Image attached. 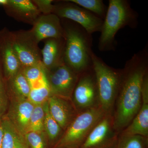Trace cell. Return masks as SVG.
Listing matches in <instances>:
<instances>
[{
    "instance_id": "obj_13",
    "label": "cell",
    "mask_w": 148,
    "mask_h": 148,
    "mask_svg": "<svg viewBox=\"0 0 148 148\" xmlns=\"http://www.w3.org/2000/svg\"><path fill=\"white\" fill-rule=\"evenodd\" d=\"M0 57L6 80L22 69L14 49L12 32L7 28L0 31Z\"/></svg>"
},
{
    "instance_id": "obj_2",
    "label": "cell",
    "mask_w": 148,
    "mask_h": 148,
    "mask_svg": "<svg viewBox=\"0 0 148 148\" xmlns=\"http://www.w3.org/2000/svg\"><path fill=\"white\" fill-rule=\"evenodd\" d=\"M71 21L61 22L65 41L64 62L80 74L92 67V35L79 24Z\"/></svg>"
},
{
    "instance_id": "obj_1",
    "label": "cell",
    "mask_w": 148,
    "mask_h": 148,
    "mask_svg": "<svg viewBox=\"0 0 148 148\" xmlns=\"http://www.w3.org/2000/svg\"><path fill=\"white\" fill-rule=\"evenodd\" d=\"M148 73L147 45L127 60L122 69L117 105L113 123L116 130H121L128 126L140 110L143 80Z\"/></svg>"
},
{
    "instance_id": "obj_4",
    "label": "cell",
    "mask_w": 148,
    "mask_h": 148,
    "mask_svg": "<svg viewBox=\"0 0 148 148\" xmlns=\"http://www.w3.org/2000/svg\"><path fill=\"white\" fill-rule=\"evenodd\" d=\"M92 61L97 83L100 108L107 114L111 112L116 99L122 69H114L108 66L94 52L92 54Z\"/></svg>"
},
{
    "instance_id": "obj_28",
    "label": "cell",
    "mask_w": 148,
    "mask_h": 148,
    "mask_svg": "<svg viewBox=\"0 0 148 148\" xmlns=\"http://www.w3.org/2000/svg\"><path fill=\"white\" fill-rule=\"evenodd\" d=\"M1 121H0V148H2L3 136V129L2 127L1 124Z\"/></svg>"
},
{
    "instance_id": "obj_20",
    "label": "cell",
    "mask_w": 148,
    "mask_h": 148,
    "mask_svg": "<svg viewBox=\"0 0 148 148\" xmlns=\"http://www.w3.org/2000/svg\"><path fill=\"white\" fill-rule=\"evenodd\" d=\"M8 82V89L17 100L29 99L30 89L29 83L23 69L7 80Z\"/></svg>"
},
{
    "instance_id": "obj_7",
    "label": "cell",
    "mask_w": 148,
    "mask_h": 148,
    "mask_svg": "<svg viewBox=\"0 0 148 148\" xmlns=\"http://www.w3.org/2000/svg\"><path fill=\"white\" fill-rule=\"evenodd\" d=\"M14 49L22 69L42 63L38 43L31 31L12 32Z\"/></svg>"
},
{
    "instance_id": "obj_5",
    "label": "cell",
    "mask_w": 148,
    "mask_h": 148,
    "mask_svg": "<svg viewBox=\"0 0 148 148\" xmlns=\"http://www.w3.org/2000/svg\"><path fill=\"white\" fill-rule=\"evenodd\" d=\"M105 114L101 108L93 107L78 115L69 125L55 148H80Z\"/></svg>"
},
{
    "instance_id": "obj_27",
    "label": "cell",
    "mask_w": 148,
    "mask_h": 148,
    "mask_svg": "<svg viewBox=\"0 0 148 148\" xmlns=\"http://www.w3.org/2000/svg\"><path fill=\"white\" fill-rule=\"evenodd\" d=\"M36 6L40 13L43 14L53 13L55 9V5L52 4V0H35L32 1Z\"/></svg>"
},
{
    "instance_id": "obj_14",
    "label": "cell",
    "mask_w": 148,
    "mask_h": 148,
    "mask_svg": "<svg viewBox=\"0 0 148 148\" xmlns=\"http://www.w3.org/2000/svg\"><path fill=\"white\" fill-rule=\"evenodd\" d=\"M138 135L148 138V73L143 80L141 108L130 124L125 129L121 136Z\"/></svg>"
},
{
    "instance_id": "obj_25",
    "label": "cell",
    "mask_w": 148,
    "mask_h": 148,
    "mask_svg": "<svg viewBox=\"0 0 148 148\" xmlns=\"http://www.w3.org/2000/svg\"><path fill=\"white\" fill-rule=\"evenodd\" d=\"M6 82L0 57V121L4 116L7 105L8 89Z\"/></svg>"
},
{
    "instance_id": "obj_12",
    "label": "cell",
    "mask_w": 148,
    "mask_h": 148,
    "mask_svg": "<svg viewBox=\"0 0 148 148\" xmlns=\"http://www.w3.org/2000/svg\"><path fill=\"white\" fill-rule=\"evenodd\" d=\"M30 31L38 43L48 39L64 38L61 19L54 13L39 16Z\"/></svg>"
},
{
    "instance_id": "obj_26",
    "label": "cell",
    "mask_w": 148,
    "mask_h": 148,
    "mask_svg": "<svg viewBox=\"0 0 148 148\" xmlns=\"http://www.w3.org/2000/svg\"><path fill=\"white\" fill-rule=\"evenodd\" d=\"M28 148H46V144L42 133L30 131L24 135Z\"/></svg>"
},
{
    "instance_id": "obj_16",
    "label": "cell",
    "mask_w": 148,
    "mask_h": 148,
    "mask_svg": "<svg viewBox=\"0 0 148 148\" xmlns=\"http://www.w3.org/2000/svg\"><path fill=\"white\" fill-rule=\"evenodd\" d=\"M65 38L48 39L41 50L42 62L47 71L65 64Z\"/></svg>"
},
{
    "instance_id": "obj_15",
    "label": "cell",
    "mask_w": 148,
    "mask_h": 148,
    "mask_svg": "<svg viewBox=\"0 0 148 148\" xmlns=\"http://www.w3.org/2000/svg\"><path fill=\"white\" fill-rule=\"evenodd\" d=\"M35 106L29 99H16L10 109L7 117L23 135L29 131L30 118Z\"/></svg>"
},
{
    "instance_id": "obj_10",
    "label": "cell",
    "mask_w": 148,
    "mask_h": 148,
    "mask_svg": "<svg viewBox=\"0 0 148 148\" xmlns=\"http://www.w3.org/2000/svg\"><path fill=\"white\" fill-rule=\"evenodd\" d=\"M72 95L75 103L80 108L87 110L94 107L98 92L92 67L80 74Z\"/></svg>"
},
{
    "instance_id": "obj_6",
    "label": "cell",
    "mask_w": 148,
    "mask_h": 148,
    "mask_svg": "<svg viewBox=\"0 0 148 148\" xmlns=\"http://www.w3.org/2000/svg\"><path fill=\"white\" fill-rule=\"evenodd\" d=\"M53 13L61 19H69L79 24L90 35L101 32L103 19L69 1H64L55 5Z\"/></svg>"
},
{
    "instance_id": "obj_8",
    "label": "cell",
    "mask_w": 148,
    "mask_h": 148,
    "mask_svg": "<svg viewBox=\"0 0 148 148\" xmlns=\"http://www.w3.org/2000/svg\"><path fill=\"white\" fill-rule=\"evenodd\" d=\"M23 70L30 87L29 100L35 105L43 104L52 93L42 62Z\"/></svg>"
},
{
    "instance_id": "obj_11",
    "label": "cell",
    "mask_w": 148,
    "mask_h": 148,
    "mask_svg": "<svg viewBox=\"0 0 148 148\" xmlns=\"http://www.w3.org/2000/svg\"><path fill=\"white\" fill-rule=\"evenodd\" d=\"M111 118L106 114L93 127L80 148H116L118 140L111 135Z\"/></svg>"
},
{
    "instance_id": "obj_21",
    "label": "cell",
    "mask_w": 148,
    "mask_h": 148,
    "mask_svg": "<svg viewBox=\"0 0 148 148\" xmlns=\"http://www.w3.org/2000/svg\"><path fill=\"white\" fill-rule=\"evenodd\" d=\"M85 9L104 20L108 8L102 0H68Z\"/></svg>"
},
{
    "instance_id": "obj_22",
    "label": "cell",
    "mask_w": 148,
    "mask_h": 148,
    "mask_svg": "<svg viewBox=\"0 0 148 148\" xmlns=\"http://www.w3.org/2000/svg\"><path fill=\"white\" fill-rule=\"evenodd\" d=\"M45 119L44 127L48 137L51 141L58 138L61 131V127L51 115L49 110L47 101L44 103Z\"/></svg>"
},
{
    "instance_id": "obj_9",
    "label": "cell",
    "mask_w": 148,
    "mask_h": 148,
    "mask_svg": "<svg viewBox=\"0 0 148 148\" xmlns=\"http://www.w3.org/2000/svg\"><path fill=\"white\" fill-rule=\"evenodd\" d=\"M52 95L68 99L73 94L80 74L65 64L47 71Z\"/></svg>"
},
{
    "instance_id": "obj_17",
    "label": "cell",
    "mask_w": 148,
    "mask_h": 148,
    "mask_svg": "<svg viewBox=\"0 0 148 148\" xmlns=\"http://www.w3.org/2000/svg\"><path fill=\"white\" fill-rule=\"evenodd\" d=\"M5 8L14 17L33 24L40 13L36 6L30 0H8Z\"/></svg>"
},
{
    "instance_id": "obj_19",
    "label": "cell",
    "mask_w": 148,
    "mask_h": 148,
    "mask_svg": "<svg viewBox=\"0 0 148 148\" xmlns=\"http://www.w3.org/2000/svg\"><path fill=\"white\" fill-rule=\"evenodd\" d=\"M3 132L2 148H28L24 135L20 133L7 117L1 121Z\"/></svg>"
},
{
    "instance_id": "obj_18",
    "label": "cell",
    "mask_w": 148,
    "mask_h": 148,
    "mask_svg": "<svg viewBox=\"0 0 148 148\" xmlns=\"http://www.w3.org/2000/svg\"><path fill=\"white\" fill-rule=\"evenodd\" d=\"M49 110L53 118L61 128H66L71 120V108L65 99L51 95L47 100Z\"/></svg>"
},
{
    "instance_id": "obj_23",
    "label": "cell",
    "mask_w": 148,
    "mask_h": 148,
    "mask_svg": "<svg viewBox=\"0 0 148 148\" xmlns=\"http://www.w3.org/2000/svg\"><path fill=\"white\" fill-rule=\"evenodd\" d=\"M116 148H148V138L138 135L121 136Z\"/></svg>"
},
{
    "instance_id": "obj_29",
    "label": "cell",
    "mask_w": 148,
    "mask_h": 148,
    "mask_svg": "<svg viewBox=\"0 0 148 148\" xmlns=\"http://www.w3.org/2000/svg\"><path fill=\"white\" fill-rule=\"evenodd\" d=\"M8 0H0V5L3 6L4 7L7 5Z\"/></svg>"
},
{
    "instance_id": "obj_3",
    "label": "cell",
    "mask_w": 148,
    "mask_h": 148,
    "mask_svg": "<svg viewBox=\"0 0 148 148\" xmlns=\"http://www.w3.org/2000/svg\"><path fill=\"white\" fill-rule=\"evenodd\" d=\"M138 14L127 0H109L106 16L99 37L98 48L100 51L115 50V36L119 30L126 27L136 28Z\"/></svg>"
},
{
    "instance_id": "obj_24",
    "label": "cell",
    "mask_w": 148,
    "mask_h": 148,
    "mask_svg": "<svg viewBox=\"0 0 148 148\" xmlns=\"http://www.w3.org/2000/svg\"><path fill=\"white\" fill-rule=\"evenodd\" d=\"M45 114L44 103L35 105L30 118L29 131L42 133L44 130Z\"/></svg>"
}]
</instances>
